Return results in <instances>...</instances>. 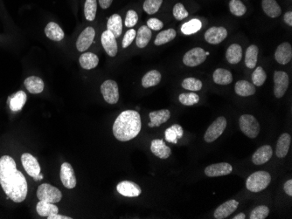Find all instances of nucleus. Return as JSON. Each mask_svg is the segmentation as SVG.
I'll return each instance as SVG.
<instances>
[{
  "mask_svg": "<svg viewBox=\"0 0 292 219\" xmlns=\"http://www.w3.org/2000/svg\"><path fill=\"white\" fill-rule=\"evenodd\" d=\"M36 211L38 212L39 215L47 218L48 216L58 213L59 209L53 204L44 202V201H40L36 206Z\"/></svg>",
  "mask_w": 292,
  "mask_h": 219,
  "instance_id": "c9c22d12",
  "label": "nucleus"
},
{
  "mask_svg": "<svg viewBox=\"0 0 292 219\" xmlns=\"http://www.w3.org/2000/svg\"><path fill=\"white\" fill-rule=\"evenodd\" d=\"M284 189H285V193L288 195V196H292V180L290 179L288 181L286 182L284 186Z\"/></svg>",
  "mask_w": 292,
  "mask_h": 219,
  "instance_id": "3c124183",
  "label": "nucleus"
},
{
  "mask_svg": "<svg viewBox=\"0 0 292 219\" xmlns=\"http://www.w3.org/2000/svg\"><path fill=\"white\" fill-rule=\"evenodd\" d=\"M238 205L239 203L234 199L225 202L215 210L213 214L214 219H224L228 218L236 211V209L238 208Z\"/></svg>",
  "mask_w": 292,
  "mask_h": 219,
  "instance_id": "f3484780",
  "label": "nucleus"
},
{
  "mask_svg": "<svg viewBox=\"0 0 292 219\" xmlns=\"http://www.w3.org/2000/svg\"><path fill=\"white\" fill-rule=\"evenodd\" d=\"M178 100L185 106H193L200 102V97L196 93H186L179 95Z\"/></svg>",
  "mask_w": 292,
  "mask_h": 219,
  "instance_id": "79ce46f5",
  "label": "nucleus"
},
{
  "mask_svg": "<svg viewBox=\"0 0 292 219\" xmlns=\"http://www.w3.org/2000/svg\"><path fill=\"white\" fill-rule=\"evenodd\" d=\"M150 120L148 126L151 128L153 127H160V125L166 123L170 117H171V112L168 110H161L159 111H153L151 112L150 114Z\"/></svg>",
  "mask_w": 292,
  "mask_h": 219,
  "instance_id": "aec40b11",
  "label": "nucleus"
},
{
  "mask_svg": "<svg viewBox=\"0 0 292 219\" xmlns=\"http://www.w3.org/2000/svg\"><path fill=\"white\" fill-rule=\"evenodd\" d=\"M97 11L96 0H86L84 5V15L88 21H94Z\"/></svg>",
  "mask_w": 292,
  "mask_h": 219,
  "instance_id": "58836bf2",
  "label": "nucleus"
},
{
  "mask_svg": "<svg viewBox=\"0 0 292 219\" xmlns=\"http://www.w3.org/2000/svg\"><path fill=\"white\" fill-rule=\"evenodd\" d=\"M228 36V31L224 27H211L205 34L206 41L212 45H218Z\"/></svg>",
  "mask_w": 292,
  "mask_h": 219,
  "instance_id": "ddd939ff",
  "label": "nucleus"
},
{
  "mask_svg": "<svg viewBox=\"0 0 292 219\" xmlns=\"http://www.w3.org/2000/svg\"><path fill=\"white\" fill-rule=\"evenodd\" d=\"M246 219V215L244 213H239L238 215L235 216L233 218V219Z\"/></svg>",
  "mask_w": 292,
  "mask_h": 219,
  "instance_id": "6e6d98bb",
  "label": "nucleus"
},
{
  "mask_svg": "<svg viewBox=\"0 0 292 219\" xmlns=\"http://www.w3.org/2000/svg\"><path fill=\"white\" fill-rule=\"evenodd\" d=\"M27 96L23 91L17 92L10 98V109L12 112H18L23 109L27 102Z\"/></svg>",
  "mask_w": 292,
  "mask_h": 219,
  "instance_id": "7c9ffc66",
  "label": "nucleus"
},
{
  "mask_svg": "<svg viewBox=\"0 0 292 219\" xmlns=\"http://www.w3.org/2000/svg\"><path fill=\"white\" fill-rule=\"evenodd\" d=\"M147 27L151 30L159 31L161 30L164 27V24L160 19L152 18L147 21Z\"/></svg>",
  "mask_w": 292,
  "mask_h": 219,
  "instance_id": "8fccbe9b",
  "label": "nucleus"
},
{
  "mask_svg": "<svg viewBox=\"0 0 292 219\" xmlns=\"http://www.w3.org/2000/svg\"><path fill=\"white\" fill-rule=\"evenodd\" d=\"M212 79L218 85H229L233 81V75L227 69L218 68L213 72Z\"/></svg>",
  "mask_w": 292,
  "mask_h": 219,
  "instance_id": "c756f323",
  "label": "nucleus"
},
{
  "mask_svg": "<svg viewBox=\"0 0 292 219\" xmlns=\"http://www.w3.org/2000/svg\"><path fill=\"white\" fill-rule=\"evenodd\" d=\"M107 30L110 31L116 38H119L123 32V22H122L121 17L118 14L110 16L107 23Z\"/></svg>",
  "mask_w": 292,
  "mask_h": 219,
  "instance_id": "393cba45",
  "label": "nucleus"
},
{
  "mask_svg": "<svg viewBox=\"0 0 292 219\" xmlns=\"http://www.w3.org/2000/svg\"><path fill=\"white\" fill-rule=\"evenodd\" d=\"M227 127V120L225 117L217 118L215 121L210 125L209 129H207L204 136V140L207 143H212L216 141L222 134Z\"/></svg>",
  "mask_w": 292,
  "mask_h": 219,
  "instance_id": "423d86ee",
  "label": "nucleus"
},
{
  "mask_svg": "<svg viewBox=\"0 0 292 219\" xmlns=\"http://www.w3.org/2000/svg\"><path fill=\"white\" fill-rule=\"evenodd\" d=\"M102 45L105 50L107 54L110 57H115L118 53V43L117 38L113 34L110 33V31L106 30L103 32L102 35Z\"/></svg>",
  "mask_w": 292,
  "mask_h": 219,
  "instance_id": "dca6fc26",
  "label": "nucleus"
},
{
  "mask_svg": "<svg viewBox=\"0 0 292 219\" xmlns=\"http://www.w3.org/2000/svg\"><path fill=\"white\" fill-rule=\"evenodd\" d=\"M37 197L40 201L56 204L61 200L62 194L61 190L57 188L50 185L48 183H43L42 185L39 186L37 189Z\"/></svg>",
  "mask_w": 292,
  "mask_h": 219,
  "instance_id": "39448f33",
  "label": "nucleus"
},
{
  "mask_svg": "<svg viewBox=\"0 0 292 219\" xmlns=\"http://www.w3.org/2000/svg\"><path fill=\"white\" fill-rule=\"evenodd\" d=\"M24 85L31 94H41L44 90V82L37 76H30L24 81Z\"/></svg>",
  "mask_w": 292,
  "mask_h": 219,
  "instance_id": "5701e85b",
  "label": "nucleus"
},
{
  "mask_svg": "<svg viewBox=\"0 0 292 219\" xmlns=\"http://www.w3.org/2000/svg\"><path fill=\"white\" fill-rule=\"evenodd\" d=\"M274 95L280 99L285 95L289 87V76L283 71H277L274 74Z\"/></svg>",
  "mask_w": 292,
  "mask_h": 219,
  "instance_id": "1a4fd4ad",
  "label": "nucleus"
},
{
  "mask_svg": "<svg viewBox=\"0 0 292 219\" xmlns=\"http://www.w3.org/2000/svg\"><path fill=\"white\" fill-rule=\"evenodd\" d=\"M98 1L99 4L103 9H108L113 2V0H98Z\"/></svg>",
  "mask_w": 292,
  "mask_h": 219,
  "instance_id": "864d4df0",
  "label": "nucleus"
},
{
  "mask_svg": "<svg viewBox=\"0 0 292 219\" xmlns=\"http://www.w3.org/2000/svg\"><path fill=\"white\" fill-rule=\"evenodd\" d=\"M285 22L290 26V27H292V11H287L286 13L285 14Z\"/></svg>",
  "mask_w": 292,
  "mask_h": 219,
  "instance_id": "603ef678",
  "label": "nucleus"
},
{
  "mask_svg": "<svg viewBox=\"0 0 292 219\" xmlns=\"http://www.w3.org/2000/svg\"><path fill=\"white\" fill-rule=\"evenodd\" d=\"M203 84L200 79L195 78H186L182 81V87L186 90L196 91L201 90Z\"/></svg>",
  "mask_w": 292,
  "mask_h": 219,
  "instance_id": "c03bdc74",
  "label": "nucleus"
},
{
  "mask_svg": "<svg viewBox=\"0 0 292 219\" xmlns=\"http://www.w3.org/2000/svg\"><path fill=\"white\" fill-rule=\"evenodd\" d=\"M271 182V176L267 171H256L247 179V189L257 193L265 189Z\"/></svg>",
  "mask_w": 292,
  "mask_h": 219,
  "instance_id": "7ed1b4c3",
  "label": "nucleus"
},
{
  "mask_svg": "<svg viewBox=\"0 0 292 219\" xmlns=\"http://www.w3.org/2000/svg\"><path fill=\"white\" fill-rule=\"evenodd\" d=\"M162 3L163 0H145L144 3V11L150 15L155 14L160 10Z\"/></svg>",
  "mask_w": 292,
  "mask_h": 219,
  "instance_id": "37998d69",
  "label": "nucleus"
},
{
  "mask_svg": "<svg viewBox=\"0 0 292 219\" xmlns=\"http://www.w3.org/2000/svg\"><path fill=\"white\" fill-rule=\"evenodd\" d=\"M61 180L63 185L68 189H74L76 187V175L70 163H64L61 164Z\"/></svg>",
  "mask_w": 292,
  "mask_h": 219,
  "instance_id": "9b49d317",
  "label": "nucleus"
},
{
  "mask_svg": "<svg viewBox=\"0 0 292 219\" xmlns=\"http://www.w3.org/2000/svg\"><path fill=\"white\" fill-rule=\"evenodd\" d=\"M202 24L201 20L197 19H191L188 22L185 23L181 27V32L185 35H191V34H196L197 32L201 30Z\"/></svg>",
  "mask_w": 292,
  "mask_h": 219,
  "instance_id": "4c0bfd02",
  "label": "nucleus"
},
{
  "mask_svg": "<svg viewBox=\"0 0 292 219\" xmlns=\"http://www.w3.org/2000/svg\"><path fill=\"white\" fill-rule=\"evenodd\" d=\"M177 35V33L174 29L170 28V29H167V30L162 31L161 33L158 34L157 38H156L154 44L156 45H161L167 44L168 42L171 41L174 39L175 37Z\"/></svg>",
  "mask_w": 292,
  "mask_h": 219,
  "instance_id": "e433bc0d",
  "label": "nucleus"
},
{
  "mask_svg": "<svg viewBox=\"0 0 292 219\" xmlns=\"http://www.w3.org/2000/svg\"><path fill=\"white\" fill-rule=\"evenodd\" d=\"M142 122L139 113L126 110L120 113L113 125V134L118 141L128 142L137 137L140 133Z\"/></svg>",
  "mask_w": 292,
  "mask_h": 219,
  "instance_id": "f03ea898",
  "label": "nucleus"
},
{
  "mask_svg": "<svg viewBox=\"0 0 292 219\" xmlns=\"http://www.w3.org/2000/svg\"><path fill=\"white\" fill-rule=\"evenodd\" d=\"M227 61L230 64H238L243 59V48L238 44H232L226 53Z\"/></svg>",
  "mask_w": 292,
  "mask_h": 219,
  "instance_id": "bb28decb",
  "label": "nucleus"
},
{
  "mask_svg": "<svg viewBox=\"0 0 292 219\" xmlns=\"http://www.w3.org/2000/svg\"><path fill=\"white\" fill-rule=\"evenodd\" d=\"M240 129L249 138L254 139L260 132V125L257 120L251 114H243L239 119Z\"/></svg>",
  "mask_w": 292,
  "mask_h": 219,
  "instance_id": "20e7f679",
  "label": "nucleus"
},
{
  "mask_svg": "<svg viewBox=\"0 0 292 219\" xmlns=\"http://www.w3.org/2000/svg\"><path fill=\"white\" fill-rule=\"evenodd\" d=\"M48 219H71L72 218H69V217H66V216L60 215L59 213H54L52 215L48 216L47 217Z\"/></svg>",
  "mask_w": 292,
  "mask_h": 219,
  "instance_id": "5fc2aeb1",
  "label": "nucleus"
},
{
  "mask_svg": "<svg viewBox=\"0 0 292 219\" xmlns=\"http://www.w3.org/2000/svg\"><path fill=\"white\" fill-rule=\"evenodd\" d=\"M43 178H44V177H43V175L39 174L38 176H37V177H35V178H34V179H35V181H39V180H42V179H43Z\"/></svg>",
  "mask_w": 292,
  "mask_h": 219,
  "instance_id": "4d7b16f0",
  "label": "nucleus"
},
{
  "mask_svg": "<svg viewBox=\"0 0 292 219\" xmlns=\"http://www.w3.org/2000/svg\"><path fill=\"white\" fill-rule=\"evenodd\" d=\"M151 150L152 153L160 159H167L171 154L170 147L167 146L163 140H153L151 144Z\"/></svg>",
  "mask_w": 292,
  "mask_h": 219,
  "instance_id": "412c9836",
  "label": "nucleus"
},
{
  "mask_svg": "<svg viewBox=\"0 0 292 219\" xmlns=\"http://www.w3.org/2000/svg\"><path fill=\"white\" fill-rule=\"evenodd\" d=\"M262 10L265 12L266 15L273 19L279 17L282 12L280 5L276 0H262Z\"/></svg>",
  "mask_w": 292,
  "mask_h": 219,
  "instance_id": "cd10ccee",
  "label": "nucleus"
},
{
  "mask_svg": "<svg viewBox=\"0 0 292 219\" xmlns=\"http://www.w3.org/2000/svg\"><path fill=\"white\" fill-rule=\"evenodd\" d=\"M233 171V167L228 163H220L207 167L205 174L209 178L223 177L229 175Z\"/></svg>",
  "mask_w": 292,
  "mask_h": 219,
  "instance_id": "2eb2a0df",
  "label": "nucleus"
},
{
  "mask_svg": "<svg viewBox=\"0 0 292 219\" xmlns=\"http://www.w3.org/2000/svg\"><path fill=\"white\" fill-rule=\"evenodd\" d=\"M183 131L182 127L180 125L174 124L171 126V128L167 129L165 133L166 140L171 144H176L178 143V139L182 138Z\"/></svg>",
  "mask_w": 292,
  "mask_h": 219,
  "instance_id": "473e14b6",
  "label": "nucleus"
},
{
  "mask_svg": "<svg viewBox=\"0 0 292 219\" xmlns=\"http://www.w3.org/2000/svg\"><path fill=\"white\" fill-rule=\"evenodd\" d=\"M276 61L281 65L288 64L292 59V47L290 43L285 42L278 45L275 53Z\"/></svg>",
  "mask_w": 292,
  "mask_h": 219,
  "instance_id": "a211bd4d",
  "label": "nucleus"
},
{
  "mask_svg": "<svg viewBox=\"0 0 292 219\" xmlns=\"http://www.w3.org/2000/svg\"><path fill=\"white\" fill-rule=\"evenodd\" d=\"M118 193L127 197H139L142 193L140 187L137 183L129 181H123L117 186Z\"/></svg>",
  "mask_w": 292,
  "mask_h": 219,
  "instance_id": "4468645a",
  "label": "nucleus"
},
{
  "mask_svg": "<svg viewBox=\"0 0 292 219\" xmlns=\"http://www.w3.org/2000/svg\"><path fill=\"white\" fill-rule=\"evenodd\" d=\"M273 155L272 147L269 145H264L259 147L256 151L254 152L252 156V162L255 165H262L264 163L269 162Z\"/></svg>",
  "mask_w": 292,
  "mask_h": 219,
  "instance_id": "6ab92c4d",
  "label": "nucleus"
},
{
  "mask_svg": "<svg viewBox=\"0 0 292 219\" xmlns=\"http://www.w3.org/2000/svg\"><path fill=\"white\" fill-rule=\"evenodd\" d=\"M235 90L236 95L243 97H248L254 95L255 87L254 84L250 83L247 80H239L235 84Z\"/></svg>",
  "mask_w": 292,
  "mask_h": 219,
  "instance_id": "a878e982",
  "label": "nucleus"
},
{
  "mask_svg": "<svg viewBox=\"0 0 292 219\" xmlns=\"http://www.w3.org/2000/svg\"><path fill=\"white\" fill-rule=\"evenodd\" d=\"M189 15L188 11H186V8L181 3H178L173 7V16L177 20H182L186 19Z\"/></svg>",
  "mask_w": 292,
  "mask_h": 219,
  "instance_id": "49530a36",
  "label": "nucleus"
},
{
  "mask_svg": "<svg viewBox=\"0 0 292 219\" xmlns=\"http://www.w3.org/2000/svg\"><path fill=\"white\" fill-rule=\"evenodd\" d=\"M101 93L103 99L109 104H116L119 100V89L118 85L115 80L108 79L101 86Z\"/></svg>",
  "mask_w": 292,
  "mask_h": 219,
  "instance_id": "0eeeda50",
  "label": "nucleus"
},
{
  "mask_svg": "<svg viewBox=\"0 0 292 219\" xmlns=\"http://www.w3.org/2000/svg\"><path fill=\"white\" fill-rule=\"evenodd\" d=\"M291 143H292V136L287 133L283 134L279 137V139L277 141V149H276L277 157L285 158L288 154L289 149L291 147Z\"/></svg>",
  "mask_w": 292,
  "mask_h": 219,
  "instance_id": "4be33fe9",
  "label": "nucleus"
},
{
  "mask_svg": "<svg viewBox=\"0 0 292 219\" xmlns=\"http://www.w3.org/2000/svg\"><path fill=\"white\" fill-rule=\"evenodd\" d=\"M209 54H210V53H209V52H206V55H207V56H209Z\"/></svg>",
  "mask_w": 292,
  "mask_h": 219,
  "instance_id": "13d9d810",
  "label": "nucleus"
},
{
  "mask_svg": "<svg viewBox=\"0 0 292 219\" xmlns=\"http://www.w3.org/2000/svg\"><path fill=\"white\" fill-rule=\"evenodd\" d=\"M95 32L93 27H87L83 31L76 41V47L79 52H84L89 48L95 38Z\"/></svg>",
  "mask_w": 292,
  "mask_h": 219,
  "instance_id": "9d476101",
  "label": "nucleus"
},
{
  "mask_svg": "<svg viewBox=\"0 0 292 219\" xmlns=\"http://www.w3.org/2000/svg\"><path fill=\"white\" fill-rule=\"evenodd\" d=\"M251 79H252L254 86H256V87L262 86L267 79V74H266L265 71L263 70V68L262 67L256 68L254 73H252Z\"/></svg>",
  "mask_w": 292,
  "mask_h": 219,
  "instance_id": "a19ab883",
  "label": "nucleus"
},
{
  "mask_svg": "<svg viewBox=\"0 0 292 219\" xmlns=\"http://www.w3.org/2000/svg\"><path fill=\"white\" fill-rule=\"evenodd\" d=\"M269 214V209L265 205H259L252 211L250 219H265Z\"/></svg>",
  "mask_w": 292,
  "mask_h": 219,
  "instance_id": "a18cd8bd",
  "label": "nucleus"
},
{
  "mask_svg": "<svg viewBox=\"0 0 292 219\" xmlns=\"http://www.w3.org/2000/svg\"><path fill=\"white\" fill-rule=\"evenodd\" d=\"M136 35H137V32L134 29H129V31H127L125 37H124V39H123V42H122L123 48H126L130 45L133 40L136 38Z\"/></svg>",
  "mask_w": 292,
  "mask_h": 219,
  "instance_id": "09e8293b",
  "label": "nucleus"
},
{
  "mask_svg": "<svg viewBox=\"0 0 292 219\" xmlns=\"http://www.w3.org/2000/svg\"><path fill=\"white\" fill-rule=\"evenodd\" d=\"M46 37L53 41H61L64 38V32L61 27L54 22H50L45 28Z\"/></svg>",
  "mask_w": 292,
  "mask_h": 219,
  "instance_id": "b1692460",
  "label": "nucleus"
},
{
  "mask_svg": "<svg viewBox=\"0 0 292 219\" xmlns=\"http://www.w3.org/2000/svg\"><path fill=\"white\" fill-rule=\"evenodd\" d=\"M258 53H259V49L256 45H252L248 47L246 54H245V65L247 68L253 69L256 67Z\"/></svg>",
  "mask_w": 292,
  "mask_h": 219,
  "instance_id": "f704fd0d",
  "label": "nucleus"
},
{
  "mask_svg": "<svg viewBox=\"0 0 292 219\" xmlns=\"http://www.w3.org/2000/svg\"><path fill=\"white\" fill-rule=\"evenodd\" d=\"M229 10L233 15L242 17L246 13L247 8L240 0H231L229 2Z\"/></svg>",
  "mask_w": 292,
  "mask_h": 219,
  "instance_id": "ea45409f",
  "label": "nucleus"
},
{
  "mask_svg": "<svg viewBox=\"0 0 292 219\" xmlns=\"http://www.w3.org/2000/svg\"><path fill=\"white\" fill-rule=\"evenodd\" d=\"M137 21H138V15L137 12L133 10H129L126 13L125 18V26L129 28L135 27L137 25Z\"/></svg>",
  "mask_w": 292,
  "mask_h": 219,
  "instance_id": "de8ad7c7",
  "label": "nucleus"
},
{
  "mask_svg": "<svg viewBox=\"0 0 292 219\" xmlns=\"http://www.w3.org/2000/svg\"><path fill=\"white\" fill-rule=\"evenodd\" d=\"M0 185L6 196L15 203H21L27 197V179L17 170L14 159L9 155L0 158Z\"/></svg>",
  "mask_w": 292,
  "mask_h": 219,
  "instance_id": "f257e3e1",
  "label": "nucleus"
},
{
  "mask_svg": "<svg viewBox=\"0 0 292 219\" xmlns=\"http://www.w3.org/2000/svg\"><path fill=\"white\" fill-rule=\"evenodd\" d=\"M160 81H161V73L157 70H152L144 74L142 79V86L145 88H148V87L157 86Z\"/></svg>",
  "mask_w": 292,
  "mask_h": 219,
  "instance_id": "72a5a7b5",
  "label": "nucleus"
},
{
  "mask_svg": "<svg viewBox=\"0 0 292 219\" xmlns=\"http://www.w3.org/2000/svg\"><path fill=\"white\" fill-rule=\"evenodd\" d=\"M21 163L24 169L27 171V174L32 178H35L39 174H41V166L39 164L38 161L31 154L28 153L23 154L21 156Z\"/></svg>",
  "mask_w": 292,
  "mask_h": 219,
  "instance_id": "f8f14e48",
  "label": "nucleus"
},
{
  "mask_svg": "<svg viewBox=\"0 0 292 219\" xmlns=\"http://www.w3.org/2000/svg\"><path fill=\"white\" fill-rule=\"evenodd\" d=\"M152 38V30L147 26L141 27L136 35V43L139 48H144Z\"/></svg>",
  "mask_w": 292,
  "mask_h": 219,
  "instance_id": "c85d7f7f",
  "label": "nucleus"
},
{
  "mask_svg": "<svg viewBox=\"0 0 292 219\" xmlns=\"http://www.w3.org/2000/svg\"><path fill=\"white\" fill-rule=\"evenodd\" d=\"M79 62L82 68L86 70H91L98 66L99 59L95 53H84L81 55Z\"/></svg>",
  "mask_w": 292,
  "mask_h": 219,
  "instance_id": "2f4dec72",
  "label": "nucleus"
},
{
  "mask_svg": "<svg viewBox=\"0 0 292 219\" xmlns=\"http://www.w3.org/2000/svg\"><path fill=\"white\" fill-rule=\"evenodd\" d=\"M206 51L201 47H196L194 49L190 50L183 57V63L187 67H197L199 65L202 64L207 59Z\"/></svg>",
  "mask_w": 292,
  "mask_h": 219,
  "instance_id": "6e6552de",
  "label": "nucleus"
}]
</instances>
